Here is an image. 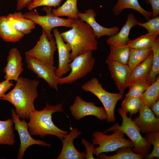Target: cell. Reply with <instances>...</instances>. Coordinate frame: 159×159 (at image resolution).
<instances>
[{
	"label": "cell",
	"mask_w": 159,
	"mask_h": 159,
	"mask_svg": "<svg viewBox=\"0 0 159 159\" xmlns=\"http://www.w3.org/2000/svg\"><path fill=\"white\" fill-rule=\"evenodd\" d=\"M16 84L10 92L0 99L12 104L20 118L28 119L35 109L34 102L38 97L37 88L40 82L20 76Z\"/></svg>",
	"instance_id": "1"
},
{
	"label": "cell",
	"mask_w": 159,
	"mask_h": 159,
	"mask_svg": "<svg viewBox=\"0 0 159 159\" xmlns=\"http://www.w3.org/2000/svg\"><path fill=\"white\" fill-rule=\"evenodd\" d=\"M60 34L64 42L71 47V61L88 51L97 49L98 42L94 31L88 24L80 19H74L71 29Z\"/></svg>",
	"instance_id": "2"
},
{
	"label": "cell",
	"mask_w": 159,
	"mask_h": 159,
	"mask_svg": "<svg viewBox=\"0 0 159 159\" xmlns=\"http://www.w3.org/2000/svg\"><path fill=\"white\" fill-rule=\"evenodd\" d=\"M64 102L55 105H50L47 102L43 110H36L30 115L28 123V130L31 135L39 136L43 138L47 135L56 136L61 140L68 133L56 126L52 121V114L63 112Z\"/></svg>",
	"instance_id": "3"
},
{
	"label": "cell",
	"mask_w": 159,
	"mask_h": 159,
	"mask_svg": "<svg viewBox=\"0 0 159 159\" xmlns=\"http://www.w3.org/2000/svg\"><path fill=\"white\" fill-rule=\"evenodd\" d=\"M118 112L122 119L121 125H119V123L117 122L102 132L106 133L116 129L121 130L130 139L133 145L132 150L133 151L144 157L149 154L152 144L142 136L131 117H128L127 114L122 108L118 109Z\"/></svg>",
	"instance_id": "4"
},
{
	"label": "cell",
	"mask_w": 159,
	"mask_h": 159,
	"mask_svg": "<svg viewBox=\"0 0 159 159\" xmlns=\"http://www.w3.org/2000/svg\"><path fill=\"white\" fill-rule=\"evenodd\" d=\"M81 87L84 91L92 93L100 100L107 113V122H114L115 120V108L117 102L123 97V94L120 92L112 93L106 91L96 77L87 81Z\"/></svg>",
	"instance_id": "5"
},
{
	"label": "cell",
	"mask_w": 159,
	"mask_h": 159,
	"mask_svg": "<svg viewBox=\"0 0 159 159\" xmlns=\"http://www.w3.org/2000/svg\"><path fill=\"white\" fill-rule=\"evenodd\" d=\"M113 131V133L110 135L99 131L93 133L92 138V143L98 145L95 148L93 155L98 158L100 153L115 151L122 147H133L132 142L125 138V134L122 130L116 129Z\"/></svg>",
	"instance_id": "6"
},
{
	"label": "cell",
	"mask_w": 159,
	"mask_h": 159,
	"mask_svg": "<svg viewBox=\"0 0 159 159\" xmlns=\"http://www.w3.org/2000/svg\"><path fill=\"white\" fill-rule=\"evenodd\" d=\"M52 7L44 6L43 9L46 14L40 15L36 9L24 14L25 17L32 21L36 24L40 25L42 28L49 40L53 38L51 31L56 27L65 26L71 28L74 19L68 18L64 19L57 16L52 12Z\"/></svg>",
	"instance_id": "7"
},
{
	"label": "cell",
	"mask_w": 159,
	"mask_h": 159,
	"mask_svg": "<svg viewBox=\"0 0 159 159\" xmlns=\"http://www.w3.org/2000/svg\"><path fill=\"white\" fill-rule=\"evenodd\" d=\"M92 51H88L75 57L69 64L70 73L64 77H58V85L72 84L91 72L95 63Z\"/></svg>",
	"instance_id": "8"
},
{
	"label": "cell",
	"mask_w": 159,
	"mask_h": 159,
	"mask_svg": "<svg viewBox=\"0 0 159 159\" xmlns=\"http://www.w3.org/2000/svg\"><path fill=\"white\" fill-rule=\"evenodd\" d=\"M11 116L14 125V129L18 132L20 140V148L18 150V159H23L26 149L32 145H37L43 146L51 147V144L41 140H35L31 136L28 123L25 119L20 120L15 110H11Z\"/></svg>",
	"instance_id": "9"
},
{
	"label": "cell",
	"mask_w": 159,
	"mask_h": 159,
	"mask_svg": "<svg viewBox=\"0 0 159 159\" xmlns=\"http://www.w3.org/2000/svg\"><path fill=\"white\" fill-rule=\"evenodd\" d=\"M57 49L55 40H49L44 32L32 49L25 52V55L33 57L45 63L54 65V54Z\"/></svg>",
	"instance_id": "10"
},
{
	"label": "cell",
	"mask_w": 159,
	"mask_h": 159,
	"mask_svg": "<svg viewBox=\"0 0 159 159\" xmlns=\"http://www.w3.org/2000/svg\"><path fill=\"white\" fill-rule=\"evenodd\" d=\"M71 115L77 120L87 116H93L100 120H107V115L104 107L96 106L93 102L84 100L77 96L73 104L69 107Z\"/></svg>",
	"instance_id": "11"
},
{
	"label": "cell",
	"mask_w": 159,
	"mask_h": 159,
	"mask_svg": "<svg viewBox=\"0 0 159 159\" xmlns=\"http://www.w3.org/2000/svg\"><path fill=\"white\" fill-rule=\"evenodd\" d=\"M27 68L37 76L45 80L49 87L57 91L58 77L55 74L57 67L45 63L33 57L25 55Z\"/></svg>",
	"instance_id": "12"
},
{
	"label": "cell",
	"mask_w": 159,
	"mask_h": 159,
	"mask_svg": "<svg viewBox=\"0 0 159 159\" xmlns=\"http://www.w3.org/2000/svg\"><path fill=\"white\" fill-rule=\"evenodd\" d=\"M52 31L58 50L59 58L58 65L55 70V74L57 77L60 78L70 71L69 64L71 62L70 52L71 48L68 43H65L57 28L53 29Z\"/></svg>",
	"instance_id": "13"
},
{
	"label": "cell",
	"mask_w": 159,
	"mask_h": 159,
	"mask_svg": "<svg viewBox=\"0 0 159 159\" xmlns=\"http://www.w3.org/2000/svg\"><path fill=\"white\" fill-rule=\"evenodd\" d=\"M138 117L132 120L140 132L145 134L159 132V118L156 117L148 107L143 104Z\"/></svg>",
	"instance_id": "14"
},
{
	"label": "cell",
	"mask_w": 159,
	"mask_h": 159,
	"mask_svg": "<svg viewBox=\"0 0 159 159\" xmlns=\"http://www.w3.org/2000/svg\"><path fill=\"white\" fill-rule=\"evenodd\" d=\"M111 77L113 79L120 93L123 94L127 87V84L131 70L127 64H124L115 61L106 59Z\"/></svg>",
	"instance_id": "15"
},
{
	"label": "cell",
	"mask_w": 159,
	"mask_h": 159,
	"mask_svg": "<svg viewBox=\"0 0 159 159\" xmlns=\"http://www.w3.org/2000/svg\"><path fill=\"white\" fill-rule=\"evenodd\" d=\"M22 58L19 50L16 48L11 49L7 57V63L3 69L5 80L16 81L23 72Z\"/></svg>",
	"instance_id": "16"
},
{
	"label": "cell",
	"mask_w": 159,
	"mask_h": 159,
	"mask_svg": "<svg viewBox=\"0 0 159 159\" xmlns=\"http://www.w3.org/2000/svg\"><path fill=\"white\" fill-rule=\"evenodd\" d=\"M82 134L77 128H73L61 140L62 143L61 151L57 159H86V153L78 151L74 144V140Z\"/></svg>",
	"instance_id": "17"
},
{
	"label": "cell",
	"mask_w": 159,
	"mask_h": 159,
	"mask_svg": "<svg viewBox=\"0 0 159 159\" xmlns=\"http://www.w3.org/2000/svg\"><path fill=\"white\" fill-rule=\"evenodd\" d=\"M78 15L80 19L87 23L91 27L95 33L96 39L104 36L110 37L116 34L119 31V29L117 26L107 28L99 24L95 19L96 13L92 9L87 10L84 13L78 12Z\"/></svg>",
	"instance_id": "18"
},
{
	"label": "cell",
	"mask_w": 159,
	"mask_h": 159,
	"mask_svg": "<svg viewBox=\"0 0 159 159\" xmlns=\"http://www.w3.org/2000/svg\"><path fill=\"white\" fill-rule=\"evenodd\" d=\"M138 21L133 14L130 13L127 15L126 21L120 31L116 34L109 37L106 40L109 45H124L130 40L129 37L130 30L138 25Z\"/></svg>",
	"instance_id": "19"
},
{
	"label": "cell",
	"mask_w": 159,
	"mask_h": 159,
	"mask_svg": "<svg viewBox=\"0 0 159 159\" xmlns=\"http://www.w3.org/2000/svg\"><path fill=\"white\" fill-rule=\"evenodd\" d=\"M11 27L17 32L24 35L31 33L36 27V24L26 18L20 12L10 13L6 16Z\"/></svg>",
	"instance_id": "20"
},
{
	"label": "cell",
	"mask_w": 159,
	"mask_h": 159,
	"mask_svg": "<svg viewBox=\"0 0 159 159\" xmlns=\"http://www.w3.org/2000/svg\"><path fill=\"white\" fill-rule=\"evenodd\" d=\"M24 35L13 29L10 25L6 16H0V37L5 42H19Z\"/></svg>",
	"instance_id": "21"
},
{
	"label": "cell",
	"mask_w": 159,
	"mask_h": 159,
	"mask_svg": "<svg viewBox=\"0 0 159 159\" xmlns=\"http://www.w3.org/2000/svg\"><path fill=\"white\" fill-rule=\"evenodd\" d=\"M131 9L138 11L147 20L150 19L152 13L146 10L140 5L139 0H117L113 6L112 10L116 15L120 14L125 9Z\"/></svg>",
	"instance_id": "22"
},
{
	"label": "cell",
	"mask_w": 159,
	"mask_h": 159,
	"mask_svg": "<svg viewBox=\"0 0 159 159\" xmlns=\"http://www.w3.org/2000/svg\"><path fill=\"white\" fill-rule=\"evenodd\" d=\"M153 57L152 51L145 60L131 70L128 80L127 87L129 84L133 81L147 79L151 70Z\"/></svg>",
	"instance_id": "23"
},
{
	"label": "cell",
	"mask_w": 159,
	"mask_h": 159,
	"mask_svg": "<svg viewBox=\"0 0 159 159\" xmlns=\"http://www.w3.org/2000/svg\"><path fill=\"white\" fill-rule=\"evenodd\" d=\"M109 45L110 52L106 59L128 65L130 49L128 45Z\"/></svg>",
	"instance_id": "24"
},
{
	"label": "cell",
	"mask_w": 159,
	"mask_h": 159,
	"mask_svg": "<svg viewBox=\"0 0 159 159\" xmlns=\"http://www.w3.org/2000/svg\"><path fill=\"white\" fill-rule=\"evenodd\" d=\"M77 0H66L61 6L53 9L52 13L57 17L66 16L73 19H79L77 8Z\"/></svg>",
	"instance_id": "25"
},
{
	"label": "cell",
	"mask_w": 159,
	"mask_h": 159,
	"mask_svg": "<svg viewBox=\"0 0 159 159\" xmlns=\"http://www.w3.org/2000/svg\"><path fill=\"white\" fill-rule=\"evenodd\" d=\"M12 119L0 120V145H12L15 142Z\"/></svg>",
	"instance_id": "26"
},
{
	"label": "cell",
	"mask_w": 159,
	"mask_h": 159,
	"mask_svg": "<svg viewBox=\"0 0 159 159\" xmlns=\"http://www.w3.org/2000/svg\"><path fill=\"white\" fill-rule=\"evenodd\" d=\"M143 104L151 109L153 105L159 99V76L139 97Z\"/></svg>",
	"instance_id": "27"
},
{
	"label": "cell",
	"mask_w": 159,
	"mask_h": 159,
	"mask_svg": "<svg viewBox=\"0 0 159 159\" xmlns=\"http://www.w3.org/2000/svg\"><path fill=\"white\" fill-rule=\"evenodd\" d=\"M132 148L128 146L120 148L116 150V153L113 155H107L104 153H100L98 159H142L144 157L134 152Z\"/></svg>",
	"instance_id": "28"
},
{
	"label": "cell",
	"mask_w": 159,
	"mask_h": 159,
	"mask_svg": "<svg viewBox=\"0 0 159 159\" xmlns=\"http://www.w3.org/2000/svg\"><path fill=\"white\" fill-rule=\"evenodd\" d=\"M153 57L150 71L147 77V80L151 85L155 82L159 73V37H157L151 47Z\"/></svg>",
	"instance_id": "29"
},
{
	"label": "cell",
	"mask_w": 159,
	"mask_h": 159,
	"mask_svg": "<svg viewBox=\"0 0 159 159\" xmlns=\"http://www.w3.org/2000/svg\"><path fill=\"white\" fill-rule=\"evenodd\" d=\"M158 35L147 33L133 40H130L127 44L130 48L143 49L151 47Z\"/></svg>",
	"instance_id": "30"
},
{
	"label": "cell",
	"mask_w": 159,
	"mask_h": 159,
	"mask_svg": "<svg viewBox=\"0 0 159 159\" xmlns=\"http://www.w3.org/2000/svg\"><path fill=\"white\" fill-rule=\"evenodd\" d=\"M151 85L147 78L136 80L128 85L129 90L125 95V98L139 97Z\"/></svg>",
	"instance_id": "31"
},
{
	"label": "cell",
	"mask_w": 159,
	"mask_h": 159,
	"mask_svg": "<svg viewBox=\"0 0 159 159\" xmlns=\"http://www.w3.org/2000/svg\"><path fill=\"white\" fill-rule=\"evenodd\" d=\"M152 52L151 47L143 49L130 48L128 65L131 70L145 60Z\"/></svg>",
	"instance_id": "32"
},
{
	"label": "cell",
	"mask_w": 159,
	"mask_h": 159,
	"mask_svg": "<svg viewBox=\"0 0 159 159\" xmlns=\"http://www.w3.org/2000/svg\"><path fill=\"white\" fill-rule=\"evenodd\" d=\"M148 143L153 145L152 152L145 156V159L159 158V132H151L146 134L144 137Z\"/></svg>",
	"instance_id": "33"
},
{
	"label": "cell",
	"mask_w": 159,
	"mask_h": 159,
	"mask_svg": "<svg viewBox=\"0 0 159 159\" xmlns=\"http://www.w3.org/2000/svg\"><path fill=\"white\" fill-rule=\"evenodd\" d=\"M142 105L140 97L125 98L121 104V108L127 114L130 113L131 116L138 112Z\"/></svg>",
	"instance_id": "34"
},
{
	"label": "cell",
	"mask_w": 159,
	"mask_h": 159,
	"mask_svg": "<svg viewBox=\"0 0 159 159\" xmlns=\"http://www.w3.org/2000/svg\"><path fill=\"white\" fill-rule=\"evenodd\" d=\"M145 22H138V25L145 28L148 33L159 34V17L158 16L150 19Z\"/></svg>",
	"instance_id": "35"
},
{
	"label": "cell",
	"mask_w": 159,
	"mask_h": 159,
	"mask_svg": "<svg viewBox=\"0 0 159 159\" xmlns=\"http://www.w3.org/2000/svg\"><path fill=\"white\" fill-rule=\"evenodd\" d=\"M63 0H33L26 6L30 11L35 8L44 6L56 8L59 6Z\"/></svg>",
	"instance_id": "36"
},
{
	"label": "cell",
	"mask_w": 159,
	"mask_h": 159,
	"mask_svg": "<svg viewBox=\"0 0 159 159\" xmlns=\"http://www.w3.org/2000/svg\"><path fill=\"white\" fill-rule=\"evenodd\" d=\"M81 140L82 143L85 146L86 148V159H95L94 158L93 154L95 144L88 142L85 139H82Z\"/></svg>",
	"instance_id": "37"
},
{
	"label": "cell",
	"mask_w": 159,
	"mask_h": 159,
	"mask_svg": "<svg viewBox=\"0 0 159 159\" xmlns=\"http://www.w3.org/2000/svg\"><path fill=\"white\" fill-rule=\"evenodd\" d=\"M14 85L10 81L5 80L0 82V98Z\"/></svg>",
	"instance_id": "38"
},
{
	"label": "cell",
	"mask_w": 159,
	"mask_h": 159,
	"mask_svg": "<svg viewBox=\"0 0 159 159\" xmlns=\"http://www.w3.org/2000/svg\"><path fill=\"white\" fill-rule=\"evenodd\" d=\"M147 4H150L152 9V18L159 15V0H145Z\"/></svg>",
	"instance_id": "39"
},
{
	"label": "cell",
	"mask_w": 159,
	"mask_h": 159,
	"mask_svg": "<svg viewBox=\"0 0 159 159\" xmlns=\"http://www.w3.org/2000/svg\"><path fill=\"white\" fill-rule=\"evenodd\" d=\"M33 0H17L16 9L20 11L26 7Z\"/></svg>",
	"instance_id": "40"
},
{
	"label": "cell",
	"mask_w": 159,
	"mask_h": 159,
	"mask_svg": "<svg viewBox=\"0 0 159 159\" xmlns=\"http://www.w3.org/2000/svg\"><path fill=\"white\" fill-rule=\"evenodd\" d=\"M151 109L155 116L159 118V99L153 105Z\"/></svg>",
	"instance_id": "41"
}]
</instances>
